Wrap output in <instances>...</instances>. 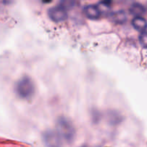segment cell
<instances>
[{"label": "cell", "instance_id": "obj_1", "mask_svg": "<svg viewBox=\"0 0 147 147\" xmlns=\"http://www.w3.org/2000/svg\"><path fill=\"white\" fill-rule=\"evenodd\" d=\"M56 131L61 139L67 143L73 142L76 139V130L73 122L65 116H60L56 121Z\"/></svg>", "mask_w": 147, "mask_h": 147}, {"label": "cell", "instance_id": "obj_2", "mask_svg": "<svg viewBox=\"0 0 147 147\" xmlns=\"http://www.w3.org/2000/svg\"><path fill=\"white\" fill-rule=\"evenodd\" d=\"M15 93L22 100H30L35 93V85L34 81L28 76H24L17 81L14 87Z\"/></svg>", "mask_w": 147, "mask_h": 147}, {"label": "cell", "instance_id": "obj_3", "mask_svg": "<svg viewBox=\"0 0 147 147\" xmlns=\"http://www.w3.org/2000/svg\"><path fill=\"white\" fill-rule=\"evenodd\" d=\"M43 143L47 147H63V142L60 135L56 131L47 129L42 134Z\"/></svg>", "mask_w": 147, "mask_h": 147}, {"label": "cell", "instance_id": "obj_4", "mask_svg": "<svg viewBox=\"0 0 147 147\" xmlns=\"http://www.w3.org/2000/svg\"><path fill=\"white\" fill-rule=\"evenodd\" d=\"M47 15L51 21L56 23L66 21L68 17L67 11L60 6H56L49 9L47 10Z\"/></svg>", "mask_w": 147, "mask_h": 147}, {"label": "cell", "instance_id": "obj_5", "mask_svg": "<svg viewBox=\"0 0 147 147\" xmlns=\"http://www.w3.org/2000/svg\"><path fill=\"white\" fill-rule=\"evenodd\" d=\"M83 14L90 20H97L101 16V12L97 5L89 4L83 8Z\"/></svg>", "mask_w": 147, "mask_h": 147}, {"label": "cell", "instance_id": "obj_6", "mask_svg": "<svg viewBox=\"0 0 147 147\" xmlns=\"http://www.w3.org/2000/svg\"><path fill=\"white\" fill-rule=\"evenodd\" d=\"M110 20L112 22L116 24H123L127 20V15L123 10H118L111 13Z\"/></svg>", "mask_w": 147, "mask_h": 147}, {"label": "cell", "instance_id": "obj_7", "mask_svg": "<svg viewBox=\"0 0 147 147\" xmlns=\"http://www.w3.org/2000/svg\"><path fill=\"white\" fill-rule=\"evenodd\" d=\"M131 25L136 31L143 32L146 31V20L143 17H134L131 20Z\"/></svg>", "mask_w": 147, "mask_h": 147}, {"label": "cell", "instance_id": "obj_8", "mask_svg": "<svg viewBox=\"0 0 147 147\" xmlns=\"http://www.w3.org/2000/svg\"><path fill=\"white\" fill-rule=\"evenodd\" d=\"M129 11L134 17H142L146 13V8L143 4L136 2L131 6Z\"/></svg>", "mask_w": 147, "mask_h": 147}, {"label": "cell", "instance_id": "obj_9", "mask_svg": "<svg viewBox=\"0 0 147 147\" xmlns=\"http://www.w3.org/2000/svg\"><path fill=\"white\" fill-rule=\"evenodd\" d=\"M76 4V0H59V6L66 11L74 8Z\"/></svg>", "mask_w": 147, "mask_h": 147}, {"label": "cell", "instance_id": "obj_10", "mask_svg": "<svg viewBox=\"0 0 147 147\" xmlns=\"http://www.w3.org/2000/svg\"><path fill=\"white\" fill-rule=\"evenodd\" d=\"M139 43H140L141 46H142L143 48L146 49V45H147L146 31L140 33V35H139Z\"/></svg>", "mask_w": 147, "mask_h": 147}, {"label": "cell", "instance_id": "obj_11", "mask_svg": "<svg viewBox=\"0 0 147 147\" xmlns=\"http://www.w3.org/2000/svg\"><path fill=\"white\" fill-rule=\"evenodd\" d=\"M15 1V0H2V2L4 5H11L13 4Z\"/></svg>", "mask_w": 147, "mask_h": 147}, {"label": "cell", "instance_id": "obj_12", "mask_svg": "<svg viewBox=\"0 0 147 147\" xmlns=\"http://www.w3.org/2000/svg\"><path fill=\"white\" fill-rule=\"evenodd\" d=\"M43 3H45V4H48V3H50L52 1V0H42Z\"/></svg>", "mask_w": 147, "mask_h": 147}, {"label": "cell", "instance_id": "obj_13", "mask_svg": "<svg viewBox=\"0 0 147 147\" xmlns=\"http://www.w3.org/2000/svg\"><path fill=\"white\" fill-rule=\"evenodd\" d=\"M81 147H88L87 146H81Z\"/></svg>", "mask_w": 147, "mask_h": 147}, {"label": "cell", "instance_id": "obj_14", "mask_svg": "<svg viewBox=\"0 0 147 147\" xmlns=\"http://www.w3.org/2000/svg\"><path fill=\"white\" fill-rule=\"evenodd\" d=\"M96 147H101V146H96Z\"/></svg>", "mask_w": 147, "mask_h": 147}]
</instances>
